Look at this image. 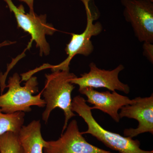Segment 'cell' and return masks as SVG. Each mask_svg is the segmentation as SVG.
<instances>
[{
	"mask_svg": "<svg viewBox=\"0 0 153 153\" xmlns=\"http://www.w3.org/2000/svg\"><path fill=\"white\" fill-rule=\"evenodd\" d=\"M45 76L46 81L42 95L46 102V108L42 114V120L47 123L53 110L56 108L62 109L65 115L61 133L63 134L68 121L76 116L71 109V93L75 86L70 82L71 79L76 76L69 71H58L46 74Z\"/></svg>",
	"mask_w": 153,
	"mask_h": 153,
	"instance_id": "1",
	"label": "cell"
},
{
	"mask_svg": "<svg viewBox=\"0 0 153 153\" xmlns=\"http://www.w3.org/2000/svg\"><path fill=\"white\" fill-rule=\"evenodd\" d=\"M86 100L80 95L72 100L71 109L81 117L88 126L87 130L82 134H89L95 137L108 147L119 153H153V151H145L140 148V143L129 137L108 131L102 127L92 115L91 107L88 105Z\"/></svg>",
	"mask_w": 153,
	"mask_h": 153,
	"instance_id": "2",
	"label": "cell"
},
{
	"mask_svg": "<svg viewBox=\"0 0 153 153\" xmlns=\"http://www.w3.org/2000/svg\"><path fill=\"white\" fill-rule=\"evenodd\" d=\"M21 79L17 73L9 77L8 85H6L8 90L0 95V109L3 113L30 112L32 111L31 106L43 108L46 106V102L41 98L42 91L37 95H33L38 92L37 77L31 76L26 80L24 86L20 85Z\"/></svg>",
	"mask_w": 153,
	"mask_h": 153,
	"instance_id": "3",
	"label": "cell"
},
{
	"mask_svg": "<svg viewBox=\"0 0 153 153\" xmlns=\"http://www.w3.org/2000/svg\"><path fill=\"white\" fill-rule=\"evenodd\" d=\"M85 7L87 18V24L85 30L80 34L71 33L70 42L66 45L65 52L68 57L64 61L56 65L44 64L40 66L41 70L51 68L52 72L58 71H69L71 60L77 55L88 56L93 52L94 47L91 39L92 36H98L102 31L103 27L100 22L94 23L98 19L97 10L94 12L91 10L93 0H79Z\"/></svg>",
	"mask_w": 153,
	"mask_h": 153,
	"instance_id": "4",
	"label": "cell"
},
{
	"mask_svg": "<svg viewBox=\"0 0 153 153\" xmlns=\"http://www.w3.org/2000/svg\"><path fill=\"white\" fill-rule=\"evenodd\" d=\"M4 1L7 3L10 12L15 15L18 27L31 35V42H36V47L40 49V55H49L50 47L46 36H52L57 30L52 24L47 23L46 15L38 16L35 13H26L22 5L17 7L12 0Z\"/></svg>",
	"mask_w": 153,
	"mask_h": 153,
	"instance_id": "5",
	"label": "cell"
},
{
	"mask_svg": "<svg viewBox=\"0 0 153 153\" xmlns=\"http://www.w3.org/2000/svg\"><path fill=\"white\" fill-rule=\"evenodd\" d=\"M123 16L141 42L153 43V3L148 0H120Z\"/></svg>",
	"mask_w": 153,
	"mask_h": 153,
	"instance_id": "6",
	"label": "cell"
},
{
	"mask_svg": "<svg viewBox=\"0 0 153 153\" xmlns=\"http://www.w3.org/2000/svg\"><path fill=\"white\" fill-rule=\"evenodd\" d=\"M65 131L56 140L47 141L44 153H108L88 142L79 131L78 124L73 120L67 125Z\"/></svg>",
	"mask_w": 153,
	"mask_h": 153,
	"instance_id": "7",
	"label": "cell"
},
{
	"mask_svg": "<svg viewBox=\"0 0 153 153\" xmlns=\"http://www.w3.org/2000/svg\"><path fill=\"white\" fill-rule=\"evenodd\" d=\"M89 66V72L70 80L71 83L79 86V89L86 87L105 88L111 91L118 90L126 94L129 93L130 89L128 85L121 82L119 79V73L125 68L122 64H120L112 70L100 69L93 62L91 63Z\"/></svg>",
	"mask_w": 153,
	"mask_h": 153,
	"instance_id": "8",
	"label": "cell"
},
{
	"mask_svg": "<svg viewBox=\"0 0 153 153\" xmlns=\"http://www.w3.org/2000/svg\"><path fill=\"white\" fill-rule=\"evenodd\" d=\"M131 104L123 107L119 114L120 119L123 117L137 121L136 128L125 129V137L133 138L140 134L149 132L153 134V95L149 97H137L132 99Z\"/></svg>",
	"mask_w": 153,
	"mask_h": 153,
	"instance_id": "9",
	"label": "cell"
},
{
	"mask_svg": "<svg viewBox=\"0 0 153 153\" xmlns=\"http://www.w3.org/2000/svg\"><path fill=\"white\" fill-rule=\"evenodd\" d=\"M79 91L87 97L86 102L93 105L91 107L92 110H99L109 115L116 123L119 122L120 119L119 110L133 102L132 100L116 91L100 92L92 88L86 87L79 89Z\"/></svg>",
	"mask_w": 153,
	"mask_h": 153,
	"instance_id": "10",
	"label": "cell"
},
{
	"mask_svg": "<svg viewBox=\"0 0 153 153\" xmlns=\"http://www.w3.org/2000/svg\"><path fill=\"white\" fill-rule=\"evenodd\" d=\"M41 128L39 120L22 127L19 137L24 153H43L47 141L42 137Z\"/></svg>",
	"mask_w": 153,
	"mask_h": 153,
	"instance_id": "11",
	"label": "cell"
},
{
	"mask_svg": "<svg viewBox=\"0 0 153 153\" xmlns=\"http://www.w3.org/2000/svg\"><path fill=\"white\" fill-rule=\"evenodd\" d=\"M25 113H3L0 109V135L11 131L19 134L25 122Z\"/></svg>",
	"mask_w": 153,
	"mask_h": 153,
	"instance_id": "12",
	"label": "cell"
},
{
	"mask_svg": "<svg viewBox=\"0 0 153 153\" xmlns=\"http://www.w3.org/2000/svg\"><path fill=\"white\" fill-rule=\"evenodd\" d=\"M0 153H24L19 134L8 131L0 135Z\"/></svg>",
	"mask_w": 153,
	"mask_h": 153,
	"instance_id": "13",
	"label": "cell"
},
{
	"mask_svg": "<svg viewBox=\"0 0 153 153\" xmlns=\"http://www.w3.org/2000/svg\"><path fill=\"white\" fill-rule=\"evenodd\" d=\"M143 54L152 64L153 63V44L150 42H143Z\"/></svg>",
	"mask_w": 153,
	"mask_h": 153,
	"instance_id": "14",
	"label": "cell"
},
{
	"mask_svg": "<svg viewBox=\"0 0 153 153\" xmlns=\"http://www.w3.org/2000/svg\"><path fill=\"white\" fill-rule=\"evenodd\" d=\"M18 1L26 3L30 8V13H34V7H33L34 0H18Z\"/></svg>",
	"mask_w": 153,
	"mask_h": 153,
	"instance_id": "15",
	"label": "cell"
},
{
	"mask_svg": "<svg viewBox=\"0 0 153 153\" xmlns=\"http://www.w3.org/2000/svg\"><path fill=\"white\" fill-rule=\"evenodd\" d=\"M16 43V42H14V41L12 42V41H3L2 43H0V48L8 46V45H11V44H14Z\"/></svg>",
	"mask_w": 153,
	"mask_h": 153,
	"instance_id": "16",
	"label": "cell"
},
{
	"mask_svg": "<svg viewBox=\"0 0 153 153\" xmlns=\"http://www.w3.org/2000/svg\"><path fill=\"white\" fill-rule=\"evenodd\" d=\"M148 1H150L152 2L153 3V0H148Z\"/></svg>",
	"mask_w": 153,
	"mask_h": 153,
	"instance_id": "17",
	"label": "cell"
},
{
	"mask_svg": "<svg viewBox=\"0 0 153 153\" xmlns=\"http://www.w3.org/2000/svg\"><path fill=\"white\" fill-rule=\"evenodd\" d=\"M112 153V152H110L109 153Z\"/></svg>",
	"mask_w": 153,
	"mask_h": 153,
	"instance_id": "18",
	"label": "cell"
}]
</instances>
